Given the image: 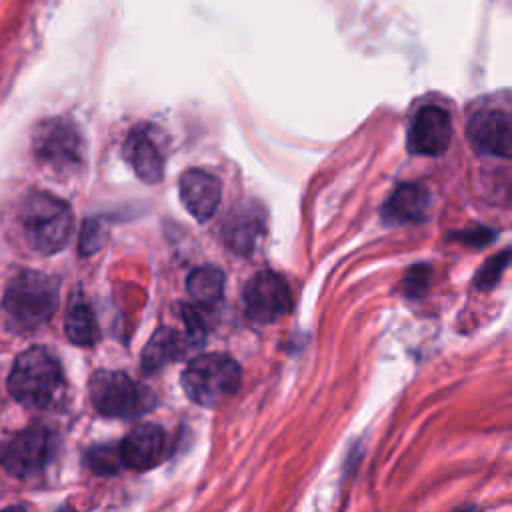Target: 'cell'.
Here are the masks:
<instances>
[{
  "label": "cell",
  "instance_id": "cell-1",
  "mask_svg": "<svg viewBox=\"0 0 512 512\" xmlns=\"http://www.w3.org/2000/svg\"><path fill=\"white\" fill-rule=\"evenodd\" d=\"M20 230L28 248L38 254L62 250L72 234L74 218L70 206L50 192H28L18 212Z\"/></svg>",
  "mask_w": 512,
  "mask_h": 512
},
{
  "label": "cell",
  "instance_id": "cell-2",
  "mask_svg": "<svg viewBox=\"0 0 512 512\" xmlns=\"http://www.w3.org/2000/svg\"><path fill=\"white\" fill-rule=\"evenodd\" d=\"M64 390L58 358L44 346L20 352L8 374V392L28 408H48Z\"/></svg>",
  "mask_w": 512,
  "mask_h": 512
},
{
  "label": "cell",
  "instance_id": "cell-3",
  "mask_svg": "<svg viewBox=\"0 0 512 512\" xmlns=\"http://www.w3.org/2000/svg\"><path fill=\"white\" fill-rule=\"evenodd\" d=\"M58 306V284L36 270L18 272L6 286L2 310L10 328L34 330L48 322Z\"/></svg>",
  "mask_w": 512,
  "mask_h": 512
},
{
  "label": "cell",
  "instance_id": "cell-4",
  "mask_svg": "<svg viewBox=\"0 0 512 512\" xmlns=\"http://www.w3.org/2000/svg\"><path fill=\"white\" fill-rule=\"evenodd\" d=\"M242 380L238 362L226 354L212 352L196 356L182 372V388L186 396L204 408H216L232 398Z\"/></svg>",
  "mask_w": 512,
  "mask_h": 512
},
{
  "label": "cell",
  "instance_id": "cell-5",
  "mask_svg": "<svg viewBox=\"0 0 512 512\" xmlns=\"http://www.w3.org/2000/svg\"><path fill=\"white\" fill-rule=\"evenodd\" d=\"M90 400L108 418H136L156 406L152 390L118 370H98L90 378Z\"/></svg>",
  "mask_w": 512,
  "mask_h": 512
},
{
  "label": "cell",
  "instance_id": "cell-6",
  "mask_svg": "<svg viewBox=\"0 0 512 512\" xmlns=\"http://www.w3.org/2000/svg\"><path fill=\"white\" fill-rule=\"evenodd\" d=\"M54 454V436L44 426H28L4 440L0 466L14 478H36Z\"/></svg>",
  "mask_w": 512,
  "mask_h": 512
},
{
  "label": "cell",
  "instance_id": "cell-7",
  "mask_svg": "<svg viewBox=\"0 0 512 512\" xmlns=\"http://www.w3.org/2000/svg\"><path fill=\"white\" fill-rule=\"evenodd\" d=\"M290 306V286L280 274L272 270H262L248 280L244 288V308L254 322H276L290 310Z\"/></svg>",
  "mask_w": 512,
  "mask_h": 512
},
{
  "label": "cell",
  "instance_id": "cell-8",
  "mask_svg": "<svg viewBox=\"0 0 512 512\" xmlns=\"http://www.w3.org/2000/svg\"><path fill=\"white\" fill-rule=\"evenodd\" d=\"M36 156L54 168H70L80 162V136L64 120H46L34 132Z\"/></svg>",
  "mask_w": 512,
  "mask_h": 512
},
{
  "label": "cell",
  "instance_id": "cell-9",
  "mask_svg": "<svg viewBox=\"0 0 512 512\" xmlns=\"http://www.w3.org/2000/svg\"><path fill=\"white\" fill-rule=\"evenodd\" d=\"M452 118L440 106H424L416 112L408 130V150L422 156L446 152L452 140Z\"/></svg>",
  "mask_w": 512,
  "mask_h": 512
},
{
  "label": "cell",
  "instance_id": "cell-10",
  "mask_svg": "<svg viewBox=\"0 0 512 512\" xmlns=\"http://www.w3.org/2000/svg\"><path fill=\"white\" fill-rule=\"evenodd\" d=\"M468 138L476 152L508 158L512 152L510 116L502 110H480L468 122Z\"/></svg>",
  "mask_w": 512,
  "mask_h": 512
},
{
  "label": "cell",
  "instance_id": "cell-11",
  "mask_svg": "<svg viewBox=\"0 0 512 512\" xmlns=\"http://www.w3.org/2000/svg\"><path fill=\"white\" fill-rule=\"evenodd\" d=\"M122 466L132 470H148L154 468L166 450L164 430L156 424L144 422L134 426L128 436L118 444Z\"/></svg>",
  "mask_w": 512,
  "mask_h": 512
},
{
  "label": "cell",
  "instance_id": "cell-12",
  "mask_svg": "<svg viewBox=\"0 0 512 512\" xmlns=\"http://www.w3.org/2000/svg\"><path fill=\"white\" fill-rule=\"evenodd\" d=\"M178 192L184 208L200 222L214 216L222 198L220 180L214 174L198 168L186 170L182 174Z\"/></svg>",
  "mask_w": 512,
  "mask_h": 512
},
{
  "label": "cell",
  "instance_id": "cell-13",
  "mask_svg": "<svg viewBox=\"0 0 512 512\" xmlns=\"http://www.w3.org/2000/svg\"><path fill=\"white\" fill-rule=\"evenodd\" d=\"M124 158L136 172V176L148 184L162 180V156L152 138L144 130H134L124 142Z\"/></svg>",
  "mask_w": 512,
  "mask_h": 512
},
{
  "label": "cell",
  "instance_id": "cell-14",
  "mask_svg": "<svg viewBox=\"0 0 512 512\" xmlns=\"http://www.w3.org/2000/svg\"><path fill=\"white\" fill-rule=\"evenodd\" d=\"M194 340L196 338L192 334L182 336L172 328L156 330L142 350V368L146 372H154L164 364L182 358L190 346H194Z\"/></svg>",
  "mask_w": 512,
  "mask_h": 512
},
{
  "label": "cell",
  "instance_id": "cell-15",
  "mask_svg": "<svg viewBox=\"0 0 512 512\" xmlns=\"http://www.w3.org/2000/svg\"><path fill=\"white\" fill-rule=\"evenodd\" d=\"M430 210V194L416 184H402L388 198L382 214L392 224L420 222Z\"/></svg>",
  "mask_w": 512,
  "mask_h": 512
},
{
  "label": "cell",
  "instance_id": "cell-16",
  "mask_svg": "<svg viewBox=\"0 0 512 512\" xmlns=\"http://www.w3.org/2000/svg\"><path fill=\"white\" fill-rule=\"evenodd\" d=\"M64 332L70 342L78 346H90L98 338V326L90 304L82 298H74L68 304L64 316Z\"/></svg>",
  "mask_w": 512,
  "mask_h": 512
},
{
  "label": "cell",
  "instance_id": "cell-17",
  "mask_svg": "<svg viewBox=\"0 0 512 512\" xmlns=\"http://www.w3.org/2000/svg\"><path fill=\"white\" fill-rule=\"evenodd\" d=\"M186 290L194 302L210 306L222 298L224 274L216 266H200L190 272L186 280Z\"/></svg>",
  "mask_w": 512,
  "mask_h": 512
},
{
  "label": "cell",
  "instance_id": "cell-18",
  "mask_svg": "<svg viewBox=\"0 0 512 512\" xmlns=\"http://www.w3.org/2000/svg\"><path fill=\"white\" fill-rule=\"evenodd\" d=\"M256 222L246 214H232L230 224L226 228V242L236 252H248L256 238Z\"/></svg>",
  "mask_w": 512,
  "mask_h": 512
},
{
  "label": "cell",
  "instance_id": "cell-19",
  "mask_svg": "<svg viewBox=\"0 0 512 512\" xmlns=\"http://www.w3.org/2000/svg\"><path fill=\"white\" fill-rule=\"evenodd\" d=\"M86 464L90 470H94L96 474H114L118 472V468L122 466V458H120V450L114 444H100V446H92L86 452Z\"/></svg>",
  "mask_w": 512,
  "mask_h": 512
},
{
  "label": "cell",
  "instance_id": "cell-20",
  "mask_svg": "<svg viewBox=\"0 0 512 512\" xmlns=\"http://www.w3.org/2000/svg\"><path fill=\"white\" fill-rule=\"evenodd\" d=\"M106 234H104V228L100 226V222H86L84 226V232H82V240H80V250L82 254H92L96 252L102 242H104Z\"/></svg>",
  "mask_w": 512,
  "mask_h": 512
},
{
  "label": "cell",
  "instance_id": "cell-21",
  "mask_svg": "<svg viewBox=\"0 0 512 512\" xmlns=\"http://www.w3.org/2000/svg\"><path fill=\"white\" fill-rule=\"evenodd\" d=\"M506 262H508V252H502L498 258H492L490 262H488V266H486V270L484 272H480L478 274V286H482V288H486V286H490V284H494L496 280H498V276H500V272L506 268Z\"/></svg>",
  "mask_w": 512,
  "mask_h": 512
},
{
  "label": "cell",
  "instance_id": "cell-22",
  "mask_svg": "<svg viewBox=\"0 0 512 512\" xmlns=\"http://www.w3.org/2000/svg\"><path fill=\"white\" fill-rule=\"evenodd\" d=\"M0 512H26V508H24L22 504H12V506H8V508H2Z\"/></svg>",
  "mask_w": 512,
  "mask_h": 512
},
{
  "label": "cell",
  "instance_id": "cell-23",
  "mask_svg": "<svg viewBox=\"0 0 512 512\" xmlns=\"http://www.w3.org/2000/svg\"><path fill=\"white\" fill-rule=\"evenodd\" d=\"M58 512H68V510H64V508H60V510H58Z\"/></svg>",
  "mask_w": 512,
  "mask_h": 512
}]
</instances>
